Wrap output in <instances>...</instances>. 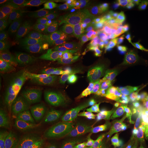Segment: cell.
Here are the masks:
<instances>
[{"label":"cell","mask_w":148,"mask_h":148,"mask_svg":"<svg viewBox=\"0 0 148 148\" xmlns=\"http://www.w3.org/2000/svg\"><path fill=\"white\" fill-rule=\"evenodd\" d=\"M80 58L73 52L62 53L49 66L40 82L38 99L45 100L66 86L81 69Z\"/></svg>","instance_id":"obj_1"},{"label":"cell","mask_w":148,"mask_h":148,"mask_svg":"<svg viewBox=\"0 0 148 148\" xmlns=\"http://www.w3.org/2000/svg\"><path fill=\"white\" fill-rule=\"evenodd\" d=\"M48 17L49 16L40 10L21 3L3 16L1 27L14 36L23 38L35 25L46 23Z\"/></svg>","instance_id":"obj_2"},{"label":"cell","mask_w":148,"mask_h":148,"mask_svg":"<svg viewBox=\"0 0 148 148\" xmlns=\"http://www.w3.org/2000/svg\"><path fill=\"white\" fill-rule=\"evenodd\" d=\"M148 97V76L119 87L109 88L107 99L111 106L117 107L125 114L132 112L136 103Z\"/></svg>","instance_id":"obj_3"},{"label":"cell","mask_w":148,"mask_h":148,"mask_svg":"<svg viewBox=\"0 0 148 148\" xmlns=\"http://www.w3.org/2000/svg\"><path fill=\"white\" fill-rule=\"evenodd\" d=\"M110 104L96 107L76 114L59 116V121L64 126L77 132L90 133L101 132L106 128V114Z\"/></svg>","instance_id":"obj_4"},{"label":"cell","mask_w":148,"mask_h":148,"mask_svg":"<svg viewBox=\"0 0 148 148\" xmlns=\"http://www.w3.org/2000/svg\"><path fill=\"white\" fill-rule=\"evenodd\" d=\"M148 145V129L132 127L123 122L114 134L103 138L98 146L105 148H146Z\"/></svg>","instance_id":"obj_5"},{"label":"cell","mask_w":148,"mask_h":148,"mask_svg":"<svg viewBox=\"0 0 148 148\" xmlns=\"http://www.w3.org/2000/svg\"><path fill=\"white\" fill-rule=\"evenodd\" d=\"M61 30L60 27L47 22L35 25L22 39L19 51L21 59L29 58L36 51L53 45Z\"/></svg>","instance_id":"obj_6"},{"label":"cell","mask_w":148,"mask_h":148,"mask_svg":"<svg viewBox=\"0 0 148 148\" xmlns=\"http://www.w3.org/2000/svg\"><path fill=\"white\" fill-rule=\"evenodd\" d=\"M54 54L55 47L51 45L36 51L27 59L20 77L23 87L33 88L42 81L51 66Z\"/></svg>","instance_id":"obj_7"},{"label":"cell","mask_w":148,"mask_h":148,"mask_svg":"<svg viewBox=\"0 0 148 148\" xmlns=\"http://www.w3.org/2000/svg\"><path fill=\"white\" fill-rule=\"evenodd\" d=\"M106 104H110L106 98H90L64 93L50 101L49 110L51 114L60 116L79 113Z\"/></svg>","instance_id":"obj_8"},{"label":"cell","mask_w":148,"mask_h":148,"mask_svg":"<svg viewBox=\"0 0 148 148\" xmlns=\"http://www.w3.org/2000/svg\"><path fill=\"white\" fill-rule=\"evenodd\" d=\"M130 29L119 25L108 24L95 26L86 30L75 31L70 36V40L75 43L97 44L109 42L121 35L128 34Z\"/></svg>","instance_id":"obj_9"},{"label":"cell","mask_w":148,"mask_h":148,"mask_svg":"<svg viewBox=\"0 0 148 148\" xmlns=\"http://www.w3.org/2000/svg\"><path fill=\"white\" fill-rule=\"evenodd\" d=\"M118 1L112 0H78L71 1L69 4L56 12L51 16H95L113 8Z\"/></svg>","instance_id":"obj_10"},{"label":"cell","mask_w":148,"mask_h":148,"mask_svg":"<svg viewBox=\"0 0 148 148\" xmlns=\"http://www.w3.org/2000/svg\"><path fill=\"white\" fill-rule=\"evenodd\" d=\"M146 58L140 51H133L131 58L126 63L118 68L109 82L117 85L131 82L140 78L145 68Z\"/></svg>","instance_id":"obj_11"},{"label":"cell","mask_w":148,"mask_h":148,"mask_svg":"<svg viewBox=\"0 0 148 148\" xmlns=\"http://www.w3.org/2000/svg\"><path fill=\"white\" fill-rule=\"evenodd\" d=\"M109 88L99 79L91 77H80L70 85L65 93L90 98L107 99Z\"/></svg>","instance_id":"obj_12"},{"label":"cell","mask_w":148,"mask_h":148,"mask_svg":"<svg viewBox=\"0 0 148 148\" xmlns=\"http://www.w3.org/2000/svg\"><path fill=\"white\" fill-rule=\"evenodd\" d=\"M38 137L40 148H92L83 140L58 131H41Z\"/></svg>","instance_id":"obj_13"},{"label":"cell","mask_w":148,"mask_h":148,"mask_svg":"<svg viewBox=\"0 0 148 148\" xmlns=\"http://www.w3.org/2000/svg\"><path fill=\"white\" fill-rule=\"evenodd\" d=\"M0 145L5 148H40L39 143L19 127H1Z\"/></svg>","instance_id":"obj_14"},{"label":"cell","mask_w":148,"mask_h":148,"mask_svg":"<svg viewBox=\"0 0 148 148\" xmlns=\"http://www.w3.org/2000/svg\"><path fill=\"white\" fill-rule=\"evenodd\" d=\"M119 66L115 61L90 58L81 66V71L89 77L103 81H109Z\"/></svg>","instance_id":"obj_15"},{"label":"cell","mask_w":148,"mask_h":148,"mask_svg":"<svg viewBox=\"0 0 148 148\" xmlns=\"http://www.w3.org/2000/svg\"><path fill=\"white\" fill-rule=\"evenodd\" d=\"M145 11L136 5L127 3L116 5L109 11L110 18L107 21L97 25L102 26L111 23H130L145 15Z\"/></svg>","instance_id":"obj_16"},{"label":"cell","mask_w":148,"mask_h":148,"mask_svg":"<svg viewBox=\"0 0 148 148\" xmlns=\"http://www.w3.org/2000/svg\"><path fill=\"white\" fill-rule=\"evenodd\" d=\"M23 110L16 101L0 103L1 127L14 126L24 118Z\"/></svg>","instance_id":"obj_17"},{"label":"cell","mask_w":148,"mask_h":148,"mask_svg":"<svg viewBox=\"0 0 148 148\" xmlns=\"http://www.w3.org/2000/svg\"><path fill=\"white\" fill-rule=\"evenodd\" d=\"M20 53L16 49H0V76L6 77L17 67L20 62Z\"/></svg>","instance_id":"obj_18"},{"label":"cell","mask_w":148,"mask_h":148,"mask_svg":"<svg viewBox=\"0 0 148 148\" xmlns=\"http://www.w3.org/2000/svg\"><path fill=\"white\" fill-rule=\"evenodd\" d=\"M71 2L62 0H27L22 1V4L29 5L40 10L49 16Z\"/></svg>","instance_id":"obj_19"},{"label":"cell","mask_w":148,"mask_h":148,"mask_svg":"<svg viewBox=\"0 0 148 148\" xmlns=\"http://www.w3.org/2000/svg\"><path fill=\"white\" fill-rule=\"evenodd\" d=\"M19 86L16 81L8 77L1 79L0 82L1 103L15 101L19 96Z\"/></svg>","instance_id":"obj_20"},{"label":"cell","mask_w":148,"mask_h":148,"mask_svg":"<svg viewBox=\"0 0 148 148\" xmlns=\"http://www.w3.org/2000/svg\"><path fill=\"white\" fill-rule=\"evenodd\" d=\"M120 49L113 44L109 42L99 44L92 49L90 58L99 59L106 61H115Z\"/></svg>","instance_id":"obj_21"},{"label":"cell","mask_w":148,"mask_h":148,"mask_svg":"<svg viewBox=\"0 0 148 148\" xmlns=\"http://www.w3.org/2000/svg\"><path fill=\"white\" fill-rule=\"evenodd\" d=\"M145 39V36L140 34H125L121 35L112 41L113 44L120 50H129L141 43Z\"/></svg>","instance_id":"obj_22"},{"label":"cell","mask_w":148,"mask_h":148,"mask_svg":"<svg viewBox=\"0 0 148 148\" xmlns=\"http://www.w3.org/2000/svg\"><path fill=\"white\" fill-rule=\"evenodd\" d=\"M23 38L14 36L3 27H0V48L1 49H18Z\"/></svg>","instance_id":"obj_23"},{"label":"cell","mask_w":148,"mask_h":148,"mask_svg":"<svg viewBox=\"0 0 148 148\" xmlns=\"http://www.w3.org/2000/svg\"><path fill=\"white\" fill-rule=\"evenodd\" d=\"M122 110L117 107H110L106 114V121L108 125L119 123L122 115Z\"/></svg>","instance_id":"obj_24"},{"label":"cell","mask_w":148,"mask_h":148,"mask_svg":"<svg viewBox=\"0 0 148 148\" xmlns=\"http://www.w3.org/2000/svg\"><path fill=\"white\" fill-rule=\"evenodd\" d=\"M132 112L140 115L148 114V97L136 103L133 108Z\"/></svg>","instance_id":"obj_25"},{"label":"cell","mask_w":148,"mask_h":148,"mask_svg":"<svg viewBox=\"0 0 148 148\" xmlns=\"http://www.w3.org/2000/svg\"><path fill=\"white\" fill-rule=\"evenodd\" d=\"M133 51L129 50H120L118 53L115 60V62L118 64V66H121L126 63L131 58Z\"/></svg>","instance_id":"obj_26"},{"label":"cell","mask_w":148,"mask_h":148,"mask_svg":"<svg viewBox=\"0 0 148 148\" xmlns=\"http://www.w3.org/2000/svg\"><path fill=\"white\" fill-rule=\"evenodd\" d=\"M131 125L135 127H143V128L148 129V114L138 116L133 121Z\"/></svg>","instance_id":"obj_27"},{"label":"cell","mask_w":148,"mask_h":148,"mask_svg":"<svg viewBox=\"0 0 148 148\" xmlns=\"http://www.w3.org/2000/svg\"><path fill=\"white\" fill-rule=\"evenodd\" d=\"M18 2L21 3V1H18V0H1L0 1V8H1V10L9 8Z\"/></svg>","instance_id":"obj_28"},{"label":"cell","mask_w":148,"mask_h":148,"mask_svg":"<svg viewBox=\"0 0 148 148\" xmlns=\"http://www.w3.org/2000/svg\"><path fill=\"white\" fill-rule=\"evenodd\" d=\"M141 20L143 23H145L148 25V14H145V15H144L143 17L141 18Z\"/></svg>","instance_id":"obj_29"},{"label":"cell","mask_w":148,"mask_h":148,"mask_svg":"<svg viewBox=\"0 0 148 148\" xmlns=\"http://www.w3.org/2000/svg\"><path fill=\"white\" fill-rule=\"evenodd\" d=\"M145 50H146V52H147V62H148V43L147 45V47L145 48Z\"/></svg>","instance_id":"obj_30"},{"label":"cell","mask_w":148,"mask_h":148,"mask_svg":"<svg viewBox=\"0 0 148 148\" xmlns=\"http://www.w3.org/2000/svg\"><path fill=\"white\" fill-rule=\"evenodd\" d=\"M0 148H5V147H3V146H2V145H0Z\"/></svg>","instance_id":"obj_31"},{"label":"cell","mask_w":148,"mask_h":148,"mask_svg":"<svg viewBox=\"0 0 148 148\" xmlns=\"http://www.w3.org/2000/svg\"><path fill=\"white\" fill-rule=\"evenodd\" d=\"M146 148H148V145H147V147H146Z\"/></svg>","instance_id":"obj_32"}]
</instances>
